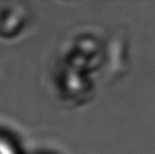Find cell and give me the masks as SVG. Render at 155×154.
<instances>
[{
    "label": "cell",
    "mask_w": 155,
    "mask_h": 154,
    "mask_svg": "<svg viewBox=\"0 0 155 154\" xmlns=\"http://www.w3.org/2000/svg\"><path fill=\"white\" fill-rule=\"evenodd\" d=\"M0 154H16L8 143L0 139Z\"/></svg>",
    "instance_id": "6da1fadb"
}]
</instances>
